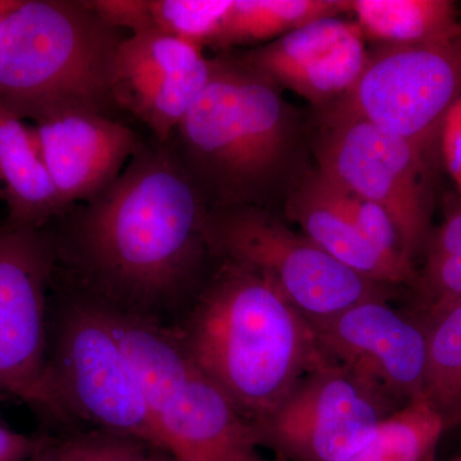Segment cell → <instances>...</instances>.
I'll return each instance as SVG.
<instances>
[{
	"instance_id": "1",
	"label": "cell",
	"mask_w": 461,
	"mask_h": 461,
	"mask_svg": "<svg viewBox=\"0 0 461 461\" xmlns=\"http://www.w3.org/2000/svg\"><path fill=\"white\" fill-rule=\"evenodd\" d=\"M208 211L171 144L142 145L117 178L76 212L62 260L85 299L162 323L198 280Z\"/></svg>"
},
{
	"instance_id": "2",
	"label": "cell",
	"mask_w": 461,
	"mask_h": 461,
	"mask_svg": "<svg viewBox=\"0 0 461 461\" xmlns=\"http://www.w3.org/2000/svg\"><path fill=\"white\" fill-rule=\"evenodd\" d=\"M172 330L182 350L250 423L326 362L305 315L256 273L226 262Z\"/></svg>"
},
{
	"instance_id": "3",
	"label": "cell",
	"mask_w": 461,
	"mask_h": 461,
	"mask_svg": "<svg viewBox=\"0 0 461 461\" xmlns=\"http://www.w3.org/2000/svg\"><path fill=\"white\" fill-rule=\"evenodd\" d=\"M123 32L87 2L21 0L0 25V107L33 123L72 113L111 117Z\"/></svg>"
},
{
	"instance_id": "4",
	"label": "cell",
	"mask_w": 461,
	"mask_h": 461,
	"mask_svg": "<svg viewBox=\"0 0 461 461\" xmlns=\"http://www.w3.org/2000/svg\"><path fill=\"white\" fill-rule=\"evenodd\" d=\"M175 135L169 144L214 209L256 205L286 157L290 120L275 84L240 62L214 60Z\"/></svg>"
},
{
	"instance_id": "5",
	"label": "cell",
	"mask_w": 461,
	"mask_h": 461,
	"mask_svg": "<svg viewBox=\"0 0 461 461\" xmlns=\"http://www.w3.org/2000/svg\"><path fill=\"white\" fill-rule=\"evenodd\" d=\"M50 333L42 412L168 453V439L98 306L83 296L67 302Z\"/></svg>"
},
{
	"instance_id": "6",
	"label": "cell",
	"mask_w": 461,
	"mask_h": 461,
	"mask_svg": "<svg viewBox=\"0 0 461 461\" xmlns=\"http://www.w3.org/2000/svg\"><path fill=\"white\" fill-rule=\"evenodd\" d=\"M209 251L268 282L309 321L384 300V285L357 275L257 205L208 211Z\"/></svg>"
},
{
	"instance_id": "7",
	"label": "cell",
	"mask_w": 461,
	"mask_h": 461,
	"mask_svg": "<svg viewBox=\"0 0 461 461\" xmlns=\"http://www.w3.org/2000/svg\"><path fill=\"white\" fill-rule=\"evenodd\" d=\"M461 98V27L437 41L384 45L332 112L354 115L424 149Z\"/></svg>"
},
{
	"instance_id": "8",
	"label": "cell",
	"mask_w": 461,
	"mask_h": 461,
	"mask_svg": "<svg viewBox=\"0 0 461 461\" xmlns=\"http://www.w3.org/2000/svg\"><path fill=\"white\" fill-rule=\"evenodd\" d=\"M318 160L327 180L381 205L393 217L414 259L429 235L424 151L362 118L330 112Z\"/></svg>"
},
{
	"instance_id": "9",
	"label": "cell",
	"mask_w": 461,
	"mask_h": 461,
	"mask_svg": "<svg viewBox=\"0 0 461 461\" xmlns=\"http://www.w3.org/2000/svg\"><path fill=\"white\" fill-rule=\"evenodd\" d=\"M395 402L326 360L268 417L253 424L259 444L295 461H345L375 435Z\"/></svg>"
},
{
	"instance_id": "10",
	"label": "cell",
	"mask_w": 461,
	"mask_h": 461,
	"mask_svg": "<svg viewBox=\"0 0 461 461\" xmlns=\"http://www.w3.org/2000/svg\"><path fill=\"white\" fill-rule=\"evenodd\" d=\"M56 266L50 233L0 224V393L41 412L50 355L48 290Z\"/></svg>"
},
{
	"instance_id": "11",
	"label": "cell",
	"mask_w": 461,
	"mask_h": 461,
	"mask_svg": "<svg viewBox=\"0 0 461 461\" xmlns=\"http://www.w3.org/2000/svg\"><path fill=\"white\" fill-rule=\"evenodd\" d=\"M330 362L402 405L424 396L426 330L384 300H369L335 317L311 321Z\"/></svg>"
},
{
	"instance_id": "12",
	"label": "cell",
	"mask_w": 461,
	"mask_h": 461,
	"mask_svg": "<svg viewBox=\"0 0 461 461\" xmlns=\"http://www.w3.org/2000/svg\"><path fill=\"white\" fill-rule=\"evenodd\" d=\"M369 54L357 23L326 17L251 50L241 65L315 105L339 102L362 76Z\"/></svg>"
},
{
	"instance_id": "13",
	"label": "cell",
	"mask_w": 461,
	"mask_h": 461,
	"mask_svg": "<svg viewBox=\"0 0 461 461\" xmlns=\"http://www.w3.org/2000/svg\"><path fill=\"white\" fill-rule=\"evenodd\" d=\"M178 461H267L253 424L187 362L150 402Z\"/></svg>"
},
{
	"instance_id": "14",
	"label": "cell",
	"mask_w": 461,
	"mask_h": 461,
	"mask_svg": "<svg viewBox=\"0 0 461 461\" xmlns=\"http://www.w3.org/2000/svg\"><path fill=\"white\" fill-rule=\"evenodd\" d=\"M32 130L65 211L111 186L144 145L130 127L98 114L56 115Z\"/></svg>"
},
{
	"instance_id": "15",
	"label": "cell",
	"mask_w": 461,
	"mask_h": 461,
	"mask_svg": "<svg viewBox=\"0 0 461 461\" xmlns=\"http://www.w3.org/2000/svg\"><path fill=\"white\" fill-rule=\"evenodd\" d=\"M288 213L306 238L357 275L379 285L402 284L414 277V273L391 262L364 238L330 196L320 173L296 191L288 203Z\"/></svg>"
},
{
	"instance_id": "16",
	"label": "cell",
	"mask_w": 461,
	"mask_h": 461,
	"mask_svg": "<svg viewBox=\"0 0 461 461\" xmlns=\"http://www.w3.org/2000/svg\"><path fill=\"white\" fill-rule=\"evenodd\" d=\"M0 200L8 224L44 229L65 212L42 160L32 126L0 107Z\"/></svg>"
},
{
	"instance_id": "17",
	"label": "cell",
	"mask_w": 461,
	"mask_h": 461,
	"mask_svg": "<svg viewBox=\"0 0 461 461\" xmlns=\"http://www.w3.org/2000/svg\"><path fill=\"white\" fill-rule=\"evenodd\" d=\"M204 58L199 47L168 33L149 32L129 36L115 59L118 107L131 111L168 76L189 69Z\"/></svg>"
},
{
	"instance_id": "18",
	"label": "cell",
	"mask_w": 461,
	"mask_h": 461,
	"mask_svg": "<svg viewBox=\"0 0 461 461\" xmlns=\"http://www.w3.org/2000/svg\"><path fill=\"white\" fill-rule=\"evenodd\" d=\"M348 12L363 36L384 45L437 41L461 27L450 0H353Z\"/></svg>"
},
{
	"instance_id": "19",
	"label": "cell",
	"mask_w": 461,
	"mask_h": 461,
	"mask_svg": "<svg viewBox=\"0 0 461 461\" xmlns=\"http://www.w3.org/2000/svg\"><path fill=\"white\" fill-rule=\"evenodd\" d=\"M346 12L348 0H232L211 47L273 41L306 23Z\"/></svg>"
},
{
	"instance_id": "20",
	"label": "cell",
	"mask_w": 461,
	"mask_h": 461,
	"mask_svg": "<svg viewBox=\"0 0 461 461\" xmlns=\"http://www.w3.org/2000/svg\"><path fill=\"white\" fill-rule=\"evenodd\" d=\"M448 421L426 396L387 415L375 435L345 461H429Z\"/></svg>"
},
{
	"instance_id": "21",
	"label": "cell",
	"mask_w": 461,
	"mask_h": 461,
	"mask_svg": "<svg viewBox=\"0 0 461 461\" xmlns=\"http://www.w3.org/2000/svg\"><path fill=\"white\" fill-rule=\"evenodd\" d=\"M426 339L424 396L450 421L461 414V303L432 313Z\"/></svg>"
},
{
	"instance_id": "22",
	"label": "cell",
	"mask_w": 461,
	"mask_h": 461,
	"mask_svg": "<svg viewBox=\"0 0 461 461\" xmlns=\"http://www.w3.org/2000/svg\"><path fill=\"white\" fill-rule=\"evenodd\" d=\"M214 60L204 58L198 65L168 76L147 99L131 109L156 136L168 144L182 120L205 90L213 75Z\"/></svg>"
},
{
	"instance_id": "23",
	"label": "cell",
	"mask_w": 461,
	"mask_h": 461,
	"mask_svg": "<svg viewBox=\"0 0 461 461\" xmlns=\"http://www.w3.org/2000/svg\"><path fill=\"white\" fill-rule=\"evenodd\" d=\"M232 0H150L158 32L211 47Z\"/></svg>"
},
{
	"instance_id": "24",
	"label": "cell",
	"mask_w": 461,
	"mask_h": 461,
	"mask_svg": "<svg viewBox=\"0 0 461 461\" xmlns=\"http://www.w3.org/2000/svg\"><path fill=\"white\" fill-rule=\"evenodd\" d=\"M321 177L327 190L330 191V196L344 209L355 226L363 233L364 238L391 262L406 271L414 273L412 258L403 244L393 217L381 205L364 199L351 191L342 189L327 180L324 176L321 175Z\"/></svg>"
},
{
	"instance_id": "25",
	"label": "cell",
	"mask_w": 461,
	"mask_h": 461,
	"mask_svg": "<svg viewBox=\"0 0 461 461\" xmlns=\"http://www.w3.org/2000/svg\"><path fill=\"white\" fill-rule=\"evenodd\" d=\"M87 3L112 26L131 30L132 35L158 32L150 0H93Z\"/></svg>"
},
{
	"instance_id": "26",
	"label": "cell",
	"mask_w": 461,
	"mask_h": 461,
	"mask_svg": "<svg viewBox=\"0 0 461 461\" xmlns=\"http://www.w3.org/2000/svg\"><path fill=\"white\" fill-rule=\"evenodd\" d=\"M427 285L432 306L430 313L461 303V257L427 263Z\"/></svg>"
},
{
	"instance_id": "27",
	"label": "cell",
	"mask_w": 461,
	"mask_h": 461,
	"mask_svg": "<svg viewBox=\"0 0 461 461\" xmlns=\"http://www.w3.org/2000/svg\"><path fill=\"white\" fill-rule=\"evenodd\" d=\"M148 445L107 433L89 436L81 461H148Z\"/></svg>"
},
{
	"instance_id": "28",
	"label": "cell",
	"mask_w": 461,
	"mask_h": 461,
	"mask_svg": "<svg viewBox=\"0 0 461 461\" xmlns=\"http://www.w3.org/2000/svg\"><path fill=\"white\" fill-rule=\"evenodd\" d=\"M439 138L445 165L461 199V98L446 115Z\"/></svg>"
},
{
	"instance_id": "29",
	"label": "cell",
	"mask_w": 461,
	"mask_h": 461,
	"mask_svg": "<svg viewBox=\"0 0 461 461\" xmlns=\"http://www.w3.org/2000/svg\"><path fill=\"white\" fill-rule=\"evenodd\" d=\"M48 441V437L25 435L0 423V461H27Z\"/></svg>"
},
{
	"instance_id": "30",
	"label": "cell",
	"mask_w": 461,
	"mask_h": 461,
	"mask_svg": "<svg viewBox=\"0 0 461 461\" xmlns=\"http://www.w3.org/2000/svg\"><path fill=\"white\" fill-rule=\"evenodd\" d=\"M461 257V209L442 224L429 244V263Z\"/></svg>"
},
{
	"instance_id": "31",
	"label": "cell",
	"mask_w": 461,
	"mask_h": 461,
	"mask_svg": "<svg viewBox=\"0 0 461 461\" xmlns=\"http://www.w3.org/2000/svg\"><path fill=\"white\" fill-rule=\"evenodd\" d=\"M89 436L72 437V438H50L38 453L27 461H81L86 451Z\"/></svg>"
},
{
	"instance_id": "32",
	"label": "cell",
	"mask_w": 461,
	"mask_h": 461,
	"mask_svg": "<svg viewBox=\"0 0 461 461\" xmlns=\"http://www.w3.org/2000/svg\"><path fill=\"white\" fill-rule=\"evenodd\" d=\"M21 0H0V25L8 14L20 5Z\"/></svg>"
},
{
	"instance_id": "33",
	"label": "cell",
	"mask_w": 461,
	"mask_h": 461,
	"mask_svg": "<svg viewBox=\"0 0 461 461\" xmlns=\"http://www.w3.org/2000/svg\"><path fill=\"white\" fill-rule=\"evenodd\" d=\"M148 461H178L165 451L154 450L153 453H149Z\"/></svg>"
},
{
	"instance_id": "34",
	"label": "cell",
	"mask_w": 461,
	"mask_h": 461,
	"mask_svg": "<svg viewBox=\"0 0 461 461\" xmlns=\"http://www.w3.org/2000/svg\"><path fill=\"white\" fill-rule=\"evenodd\" d=\"M454 461H461V455H460V456H459V457H457V459H456V460H454Z\"/></svg>"
}]
</instances>
